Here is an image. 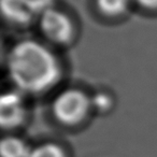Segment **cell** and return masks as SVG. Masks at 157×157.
<instances>
[{
    "mask_svg": "<svg viewBox=\"0 0 157 157\" xmlns=\"http://www.w3.org/2000/svg\"><path fill=\"white\" fill-rule=\"evenodd\" d=\"M8 70L16 87L30 94L50 90L61 75L60 65L53 52L33 40L18 42L11 48Z\"/></svg>",
    "mask_w": 157,
    "mask_h": 157,
    "instance_id": "obj_1",
    "label": "cell"
},
{
    "mask_svg": "<svg viewBox=\"0 0 157 157\" xmlns=\"http://www.w3.org/2000/svg\"><path fill=\"white\" fill-rule=\"evenodd\" d=\"M90 108V97L78 88L63 90L57 95L52 105L55 118L65 125H75L82 122Z\"/></svg>",
    "mask_w": 157,
    "mask_h": 157,
    "instance_id": "obj_2",
    "label": "cell"
},
{
    "mask_svg": "<svg viewBox=\"0 0 157 157\" xmlns=\"http://www.w3.org/2000/svg\"><path fill=\"white\" fill-rule=\"evenodd\" d=\"M40 29L42 33L57 44H67L73 37V25L66 13L55 9H48L41 13Z\"/></svg>",
    "mask_w": 157,
    "mask_h": 157,
    "instance_id": "obj_3",
    "label": "cell"
},
{
    "mask_svg": "<svg viewBox=\"0 0 157 157\" xmlns=\"http://www.w3.org/2000/svg\"><path fill=\"white\" fill-rule=\"evenodd\" d=\"M0 116L3 128H14L22 124L26 116V112L18 95L8 93L1 97Z\"/></svg>",
    "mask_w": 157,
    "mask_h": 157,
    "instance_id": "obj_4",
    "label": "cell"
},
{
    "mask_svg": "<svg viewBox=\"0 0 157 157\" xmlns=\"http://www.w3.org/2000/svg\"><path fill=\"white\" fill-rule=\"evenodd\" d=\"M2 13L9 21L26 24L37 11L33 0H2Z\"/></svg>",
    "mask_w": 157,
    "mask_h": 157,
    "instance_id": "obj_5",
    "label": "cell"
},
{
    "mask_svg": "<svg viewBox=\"0 0 157 157\" xmlns=\"http://www.w3.org/2000/svg\"><path fill=\"white\" fill-rule=\"evenodd\" d=\"M1 157H29L31 148L16 137H7L1 141Z\"/></svg>",
    "mask_w": 157,
    "mask_h": 157,
    "instance_id": "obj_6",
    "label": "cell"
},
{
    "mask_svg": "<svg viewBox=\"0 0 157 157\" xmlns=\"http://www.w3.org/2000/svg\"><path fill=\"white\" fill-rule=\"evenodd\" d=\"M130 0H96L97 8L107 16H118L125 13Z\"/></svg>",
    "mask_w": 157,
    "mask_h": 157,
    "instance_id": "obj_7",
    "label": "cell"
},
{
    "mask_svg": "<svg viewBox=\"0 0 157 157\" xmlns=\"http://www.w3.org/2000/svg\"><path fill=\"white\" fill-rule=\"evenodd\" d=\"M29 157H66V155L57 144L44 143L33 148Z\"/></svg>",
    "mask_w": 157,
    "mask_h": 157,
    "instance_id": "obj_8",
    "label": "cell"
},
{
    "mask_svg": "<svg viewBox=\"0 0 157 157\" xmlns=\"http://www.w3.org/2000/svg\"><path fill=\"white\" fill-rule=\"evenodd\" d=\"M90 101H92V107L96 108L100 112L108 111L113 105L112 97L105 93H97L96 95L90 97Z\"/></svg>",
    "mask_w": 157,
    "mask_h": 157,
    "instance_id": "obj_9",
    "label": "cell"
},
{
    "mask_svg": "<svg viewBox=\"0 0 157 157\" xmlns=\"http://www.w3.org/2000/svg\"><path fill=\"white\" fill-rule=\"evenodd\" d=\"M136 3L144 9L156 10L157 9V0H133Z\"/></svg>",
    "mask_w": 157,
    "mask_h": 157,
    "instance_id": "obj_10",
    "label": "cell"
}]
</instances>
